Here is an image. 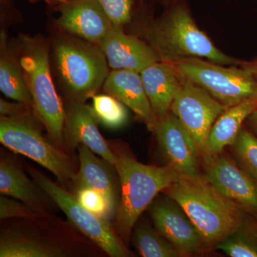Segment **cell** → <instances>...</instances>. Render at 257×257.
Here are the masks:
<instances>
[{
	"label": "cell",
	"mask_w": 257,
	"mask_h": 257,
	"mask_svg": "<svg viewBox=\"0 0 257 257\" xmlns=\"http://www.w3.org/2000/svg\"><path fill=\"white\" fill-rule=\"evenodd\" d=\"M145 2L135 3L132 32L152 47L162 62L198 57L222 65H241L242 60L221 52L199 29L187 0H170L157 18L147 10Z\"/></svg>",
	"instance_id": "cell-1"
},
{
	"label": "cell",
	"mask_w": 257,
	"mask_h": 257,
	"mask_svg": "<svg viewBox=\"0 0 257 257\" xmlns=\"http://www.w3.org/2000/svg\"><path fill=\"white\" fill-rule=\"evenodd\" d=\"M109 145L116 158L114 167L120 184L113 228L121 239L127 241L139 218L159 193L184 177L167 165L158 167L140 163L117 142Z\"/></svg>",
	"instance_id": "cell-2"
},
{
	"label": "cell",
	"mask_w": 257,
	"mask_h": 257,
	"mask_svg": "<svg viewBox=\"0 0 257 257\" xmlns=\"http://www.w3.org/2000/svg\"><path fill=\"white\" fill-rule=\"evenodd\" d=\"M162 192L187 213L199 231L206 251L215 249L239 226L246 213L203 175L194 179L182 177Z\"/></svg>",
	"instance_id": "cell-3"
},
{
	"label": "cell",
	"mask_w": 257,
	"mask_h": 257,
	"mask_svg": "<svg viewBox=\"0 0 257 257\" xmlns=\"http://www.w3.org/2000/svg\"><path fill=\"white\" fill-rule=\"evenodd\" d=\"M20 43V63L31 94L34 114L45 126L51 143L66 152L65 110L52 80L48 48L37 37H22Z\"/></svg>",
	"instance_id": "cell-4"
},
{
	"label": "cell",
	"mask_w": 257,
	"mask_h": 257,
	"mask_svg": "<svg viewBox=\"0 0 257 257\" xmlns=\"http://www.w3.org/2000/svg\"><path fill=\"white\" fill-rule=\"evenodd\" d=\"M56 69L68 100L84 102L103 87L108 62L99 47L69 35L57 37L53 43Z\"/></svg>",
	"instance_id": "cell-5"
},
{
	"label": "cell",
	"mask_w": 257,
	"mask_h": 257,
	"mask_svg": "<svg viewBox=\"0 0 257 257\" xmlns=\"http://www.w3.org/2000/svg\"><path fill=\"white\" fill-rule=\"evenodd\" d=\"M33 117V111L1 116L0 142L50 171L62 186H73L77 173L70 157L44 138Z\"/></svg>",
	"instance_id": "cell-6"
},
{
	"label": "cell",
	"mask_w": 257,
	"mask_h": 257,
	"mask_svg": "<svg viewBox=\"0 0 257 257\" xmlns=\"http://www.w3.org/2000/svg\"><path fill=\"white\" fill-rule=\"evenodd\" d=\"M165 62L183 78L202 88L226 107L257 96L256 77L240 66L224 67L198 57Z\"/></svg>",
	"instance_id": "cell-7"
},
{
	"label": "cell",
	"mask_w": 257,
	"mask_h": 257,
	"mask_svg": "<svg viewBox=\"0 0 257 257\" xmlns=\"http://www.w3.org/2000/svg\"><path fill=\"white\" fill-rule=\"evenodd\" d=\"M36 182L56 205L60 208L69 221L109 256L126 257L130 253L123 240L118 236L110 223L104 221L82 205L70 193L31 167L28 168Z\"/></svg>",
	"instance_id": "cell-8"
},
{
	"label": "cell",
	"mask_w": 257,
	"mask_h": 257,
	"mask_svg": "<svg viewBox=\"0 0 257 257\" xmlns=\"http://www.w3.org/2000/svg\"><path fill=\"white\" fill-rule=\"evenodd\" d=\"M226 109L227 107L209 93L183 78L170 111L178 118L192 139L199 157L203 158L208 155V142L211 128Z\"/></svg>",
	"instance_id": "cell-9"
},
{
	"label": "cell",
	"mask_w": 257,
	"mask_h": 257,
	"mask_svg": "<svg viewBox=\"0 0 257 257\" xmlns=\"http://www.w3.org/2000/svg\"><path fill=\"white\" fill-rule=\"evenodd\" d=\"M204 177L246 212L257 214V182L224 152L203 157Z\"/></svg>",
	"instance_id": "cell-10"
},
{
	"label": "cell",
	"mask_w": 257,
	"mask_h": 257,
	"mask_svg": "<svg viewBox=\"0 0 257 257\" xmlns=\"http://www.w3.org/2000/svg\"><path fill=\"white\" fill-rule=\"evenodd\" d=\"M165 195L150 205V214L155 229L182 256L202 254L206 249L197 228L178 203Z\"/></svg>",
	"instance_id": "cell-11"
},
{
	"label": "cell",
	"mask_w": 257,
	"mask_h": 257,
	"mask_svg": "<svg viewBox=\"0 0 257 257\" xmlns=\"http://www.w3.org/2000/svg\"><path fill=\"white\" fill-rule=\"evenodd\" d=\"M58 28L68 35L99 45L114 28L96 0H64L59 3Z\"/></svg>",
	"instance_id": "cell-12"
},
{
	"label": "cell",
	"mask_w": 257,
	"mask_h": 257,
	"mask_svg": "<svg viewBox=\"0 0 257 257\" xmlns=\"http://www.w3.org/2000/svg\"><path fill=\"white\" fill-rule=\"evenodd\" d=\"M64 145L66 150H74L85 145L96 155L114 166L116 158L109 144L101 136L100 122L92 106L82 101L68 100L64 107Z\"/></svg>",
	"instance_id": "cell-13"
},
{
	"label": "cell",
	"mask_w": 257,
	"mask_h": 257,
	"mask_svg": "<svg viewBox=\"0 0 257 257\" xmlns=\"http://www.w3.org/2000/svg\"><path fill=\"white\" fill-rule=\"evenodd\" d=\"M155 133L167 165L187 178L194 179L202 176L199 169L200 157L197 148L172 111L158 123Z\"/></svg>",
	"instance_id": "cell-14"
},
{
	"label": "cell",
	"mask_w": 257,
	"mask_h": 257,
	"mask_svg": "<svg viewBox=\"0 0 257 257\" xmlns=\"http://www.w3.org/2000/svg\"><path fill=\"white\" fill-rule=\"evenodd\" d=\"M98 46L113 69H126L141 73L149 66L161 62L160 57L146 42L127 35L122 27L114 26Z\"/></svg>",
	"instance_id": "cell-15"
},
{
	"label": "cell",
	"mask_w": 257,
	"mask_h": 257,
	"mask_svg": "<svg viewBox=\"0 0 257 257\" xmlns=\"http://www.w3.org/2000/svg\"><path fill=\"white\" fill-rule=\"evenodd\" d=\"M103 88L106 94L130 107L155 133L158 124L140 73L126 69H114L109 72Z\"/></svg>",
	"instance_id": "cell-16"
},
{
	"label": "cell",
	"mask_w": 257,
	"mask_h": 257,
	"mask_svg": "<svg viewBox=\"0 0 257 257\" xmlns=\"http://www.w3.org/2000/svg\"><path fill=\"white\" fill-rule=\"evenodd\" d=\"M80 167L73 184L74 189L88 187L99 192L116 211L120 198V184L114 175V166L99 158L85 145L78 148Z\"/></svg>",
	"instance_id": "cell-17"
},
{
	"label": "cell",
	"mask_w": 257,
	"mask_h": 257,
	"mask_svg": "<svg viewBox=\"0 0 257 257\" xmlns=\"http://www.w3.org/2000/svg\"><path fill=\"white\" fill-rule=\"evenodd\" d=\"M140 74L158 124L170 112L183 78L170 64L162 61L149 66Z\"/></svg>",
	"instance_id": "cell-18"
},
{
	"label": "cell",
	"mask_w": 257,
	"mask_h": 257,
	"mask_svg": "<svg viewBox=\"0 0 257 257\" xmlns=\"http://www.w3.org/2000/svg\"><path fill=\"white\" fill-rule=\"evenodd\" d=\"M0 192L25 203L40 214L50 208L51 198L46 193L27 177L17 162L5 157L0 161Z\"/></svg>",
	"instance_id": "cell-19"
},
{
	"label": "cell",
	"mask_w": 257,
	"mask_h": 257,
	"mask_svg": "<svg viewBox=\"0 0 257 257\" xmlns=\"http://www.w3.org/2000/svg\"><path fill=\"white\" fill-rule=\"evenodd\" d=\"M257 109V96L245 99L226 109L211 128L208 142V155H217L231 146L243 127V123Z\"/></svg>",
	"instance_id": "cell-20"
},
{
	"label": "cell",
	"mask_w": 257,
	"mask_h": 257,
	"mask_svg": "<svg viewBox=\"0 0 257 257\" xmlns=\"http://www.w3.org/2000/svg\"><path fill=\"white\" fill-rule=\"evenodd\" d=\"M4 35L1 37V57H0V89L8 97L18 102L32 107L31 94L20 62L11 53L5 45Z\"/></svg>",
	"instance_id": "cell-21"
},
{
	"label": "cell",
	"mask_w": 257,
	"mask_h": 257,
	"mask_svg": "<svg viewBox=\"0 0 257 257\" xmlns=\"http://www.w3.org/2000/svg\"><path fill=\"white\" fill-rule=\"evenodd\" d=\"M215 249L231 257H257V214L246 212L239 226Z\"/></svg>",
	"instance_id": "cell-22"
},
{
	"label": "cell",
	"mask_w": 257,
	"mask_h": 257,
	"mask_svg": "<svg viewBox=\"0 0 257 257\" xmlns=\"http://www.w3.org/2000/svg\"><path fill=\"white\" fill-rule=\"evenodd\" d=\"M67 256L64 250L50 244L19 234L2 236L0 240L1 257H62Z\"/></svg>",
	"instance_id": "cell-23"
},
{
	"label": "cell",
	"mask_w": 257,
	"mask_h": 257,
	"mask_svg": "<svg viewBox=\"0 0 257 257\" xmlns=\"http://www.w3.org/2000/svg\"><path fill=\"white\" fill-rule=\"evenodd\" d=\"M133 241L140 256L143 257L182 256L168 240L147 223L137 226Z\"/></svg>",
	"instance_id": "cell-24"
},
{
	"label": "cell",
	"mask_w": 257,
	"mask_h": 257,
	"mask_svg": "<svg viewBox=\"0 0 257 257\" xmlns=\"http://www.w3.org/2000/svg\"><path fill=\"white\" fill-rule=\"evenodd\" d=\"M238 165L257 182V137L243 126L231 146Z\"/></svg>",
	"instance_id": "cell-25"
},
{
	"label": "cell",
	"mask_w": 257,
	"mask_h": 257,
	"mask_svg": "<svg viewBox=\"0 0 257 257\" xmlns=\"http://www.w3.org/2000/svg\"><path fill=\"white\" fill-rule=\"evenodd\" d=\"M93 109L99 121L111 128L121 127L126 123L128 115L124 104L109 94L92 96Z\"/></svg>",
	"instance_id": "cell-26"
},
{
	"label": "cell",
	"mask_w": 257,
	"mask_h": 257,
	"mask_svg": "<svg viewBox=\"0 0 257 257\" xmlns=\"http://www.w3.org/2000/svg\"><path fill=\"white\" fill-rule=\"evenodd\" d=\"M74 195L82 205L107 222L110 223L116 214V211L106 198L94 189L88 187L76 188Z\"/></svg>",
	"instance_id": "cell-27"
},
{
	"label": "cell",
	"mask_w": 257,
	"mask_h": 257,
	"mask_svg": "<svg viewBox=\"0 0 257 257\" xmlns=\"http://www.w3.org/2000/svg\"><path fill=\"white\" fill-rule=\"evenodd\" d=\"M114 26L122 27L133 18L135 0H96Z\"/></svg>",
	"instance_id": "cell-28"
},
{
	"label": "cell",
	"mask_w": 257,
	"mask_h": 257,
	"mask_svg": "<svg viewBox=\"0 0 257 257\" xmlns=\"http://www.w3.org/2000/svg\"><path fill=\"white\" fill-rule=\"evenodd\" d=\"M40 213L20 201L13 200L6 196L0 197V218L1 219L16 217H32Z\"/></svg>",
	"instance_id": "cell-29"
},
{
	"label": "cell",
	"mask_w": 257,
	"mask_h": 257,
	"mask_svg": "<svg viewBox=\"0 0 257 257\" xmlns=\"http://www.w3.org/2000/svg\"><path fill=\"white\" fill-rule=\"evenodd\" d=\"M240 67H243L248 72H251L257 78V57L253 59L252 60H242L241 61Z\"/></svg>",
	"instance_id": "cell-30"
},
{
	"label": "cell",
	"mask_w": 257,
	"mask_h": 257,
	"mask_svg": "<svg viewBox=\"0 0 257 257\" xmlns=\"http://www.w3.org/2000/svg\"><path fill=\"white\" fill-rule=\"evenodd\" d=\"M246 125L251 130V133L257 137V109L246 119Z\"/></svg>",
	"instance_id": "cell-31"
},
{
	"label": "cell",
	"mask_w": 257,
	"mask_h": 257,
	"mask_svg": "<svg viewBox=\"0 0 257 257\" xmlns=\"http://www.w3.org/2000/svg\"><path fill=\"white\" fill-rule=\"evenodd\" d=\"M141 1H147V0H141ZM152 1L157 2V3H160V4L164 5V6L165 7L166 5H168L170 0H152Z\"/></svg>",
	"instance_id": "cell-32"
},
{
	"label": "cell",
	"mask_w": 257,
	"mask_h": 257,
	"mask_svg": "<svg viewBox=\"0 0 257 257\" xmlns=\"http://www.w3.org/2000/svg\"><path fill=\"white\" fill-rule=\"evenodd\" d=\"M50 1H55L58 2V3H61V2H63L64 0H50Z\"/></svg>",
	"instance_id": "cell-33"
}]
</instances>
